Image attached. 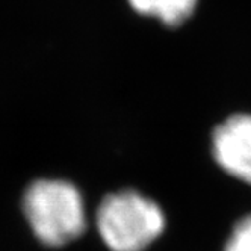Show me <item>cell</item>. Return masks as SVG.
<instances>
[{"mask_svg":"<svg viewBox=\"0 0 251 251\" xmlns=\"http://www.w3.org/2000/svg\"><path fill=\"white\" fill-rule=\"evenodd\" d=\"M23 212L37 239L51 248L76 241L86 227L82 195L65 180L30 183L23 195Z\"/></svg>","mask_w":251,"mask_h":251,"instance_id":"obj_1","label":"cell"},{"mask_svg":"<svg viewBox=\"0 0 251 251\" xmlns=\"http://www.w3.org/2000/svg\"><path fill=\"white\" fill-rule=\"evenodd\" d=\"M96 226L111 251H144L165 228V215L156 201L138 191L106 195L96 212Z\"/></svg>","mask_w":251,"mask_h":251,"instance_id":"obj_2","label":"cell"},{"mask_svg":"<svg viewBox=\"0 0 251 251\" xmlns=\"http://www.w3.org/2000/svg\"><path fill=\"white\" fill-rule=\"evenodd\" d=\"M212 153L226 173L251 185V115L236 114L221 123L212 135Z\"/></svg>","mask_w":251,"mask_h":251,"instance_id":"obj_3","label":"cell"},{"mask_svg":"<svg viewBox=\"0 0 251 251\" xmlns=\"http://www.w3.org/2000/svg\"><path fill=\"white\" fill-rule=\"evenodd\" d=\"M129 3L136 12L154 17L164 25L176 27L192 15L197 0H129Z\"/></svg>","mask_w":251,"mask_h":251,"instance_id":"obj_4","label":"cell"},{"mask_svg":"<svg viewBox=\"0 0 251 251\" xmlns=\"http://www.w3.org/2000/svg\"><path fill=\"white\" fill-rule=\"evenodd\" d=\"M224 251H251V215H247L233 227Z\"/></svg>","mask_w":251,"mask_h":251,"instance_id":"obj_5","label":"cell"}]
</instances>
